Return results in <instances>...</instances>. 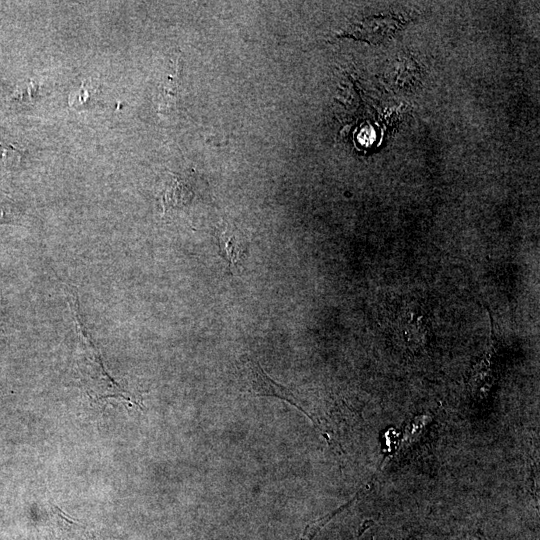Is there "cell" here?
Returning a JSON list of instances; mask_svg holds the SVG:
<instances>
[{
    "label": "cell",
    "instance_id": "obj_4",
    "mask_svg": "<svg viewBox=\"0 0 540 540\" xmlns=\"http://www.w3.org/2000/svg\"><path fill=\"white\" fill-rule=\"evenodd\" d=\"M220 248L223 256L228 259L231 264H238L240 255L245 250V244L235 235H223L220 238Z\"/></svg>",
    "mask_w": 540,
    "mask_h": 540
},
{
    "label": "cell",
    "instance_id": "obj_3",
    "mask_svg": "<svg viewBox=\"0 0 540 540\" xmlns=\"http://www.w3.org/2000/svg\"><path fill=\"white\" fill-rule=\"evenodd\" d=\"M97 93L98 88L91 81H85L77 92L69 96V105L74 109L91 106Z\"/></svg>",
    "mask_w": 540,
    "mask_h": 540
},
{
    "label": "cell",
    "instance_id": "obj_5",
    "mask_svg": "<svg viewBox=\"0 0 540 540\" xmlns=\"http://www.w3.org/2000/svg\"><path fill=\"white\" fill-rule=\"evenodd\" d=\"M23 157L22 150L13 143L0 139V166L13 167L20 163Z\"/></svg>",
    "mask_w": 540,
    "mask_h": 540
},
{
    "label": "cell",
    "instance_id": "obj_1",
    "mask_svg": "<svg viewBox=\"0 0 540 540\" xmlns=\"http://www.w3.org/2000/svg\"><path fill=\"white\" fill-rule=\"evenodd\" d=\"M241 361L248 385V391L252 395L282 399L302 411L307 417L310 416L296 393L271 379L257 361L248 356H244Z\"/></svg>",
    "mask_w": 540,
    "mask_h": 540
},
{
    "label": "cell",
    "instance_id": "obj_2",
    "mask_svg": "<svg viewBox=\"0 0 540 540\" xmlns=\"http://www.w3.org/2000/svg\"><path fill=\"white\" fill-rule=\"evenodd\" d=\"M368 488V485L362 488L350 501L333 510L332 512L320 517L316 521H313L306 525L303 530L301 540H313L317 533L336 515L348 508L355 500L359 498Z\"/></svg>",
    "mask_w": 540,
    "mask_h": 540
},
{
    "label": "cell",
    "instance_id": "obj_7",
    "mask_svg": "<svg viewBox=\"0 0 540 540\" xmlns=\"http://www.w3.org/2000/svg\"><path fill=\"white\" fill-rule=\"evenodd\" d=\"M14 216L15 213L11 203L0 199V224L12 222Z\"/></svg>",
    "mask_w": 540,
    "mask_h": 540
},
{
    "label": "cell",
    "instance_id": "obj_6",
    "mask_svg": "<svg viewBox=\"0 0 540 540\" xmlns=\"http://www.w3.org/2000/svg\"><path fill=\"white\" fill-rule=\"evenodd\" d=\"M38 94V85L33 81L19 86L11 95V99L18 104H29Z\"/></svg>",
    "mask_w": 540,
    "mask_h": 540
}]
</instances>
